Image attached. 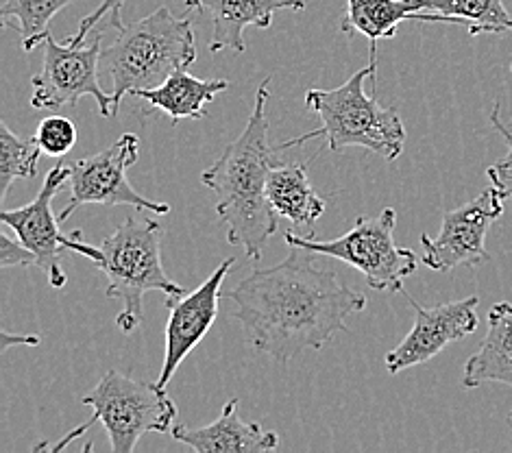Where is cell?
Returning a JSON list of instances; mask_svg holds the SVG:
<instances>
[{"label":"cell","instance_id":"cell-1","mask_svg":"<svg viewBox=\"0 0 512 453\" xmlns=\"http://www.w3.org/2000/svg\"><path fill=\"white\" fill-rule=\"evenodd\" d=\"M310 251L290 247L284 262L258 268L227 292L251 345L288 364L306 349H323L336 334L349 332L347 318L367 308V297L316 266Z\"/></svg>","mask_w":512,"mask_h":453},{"label":"cell","instance_id":"cell-2","mask_svg":"<svg viewBox=\"0 0 512 453\" xmlns=\"http://www.w3.org/2000/svg\"><path fill=\"white\" fill-rule=\"evenodd\" d=\"M271 79L255 92L253 112L240 136L201 173V183L216 194V214L227 227V242L260 262L266 242L277 231V212L268 201V177L282 164L277 146L268 144L266 107Z\"/></svg>","mask_w":512,"mask_h":453},{"label":"cell","instance_id":"cell-3","mask_svg":"<svg viewBox=\"0 0 512 453\" xmlns=\"http://www.w3.org/2000/svg\"><path fill=\"white\" fill-rule=\"evenodd\" d=\"M377 42H369V66L358 70L343 85L332 90L310 88L306 92V109L321 118V129L306 136L279 144V151L303 146L308 140L325 138L332 151L340 153L360 146L386 162H395L406 149V127L395 107L377 103L375 94H367V79L375 85Z\"/></svg>","mask_w":512,"mask_h":453},{"label":"cell","instance_id":"cell-4","mask_svg":"<svg viewBox=\"0 0 512 453\" xmlns=\"http://www.w3.org/2000/svg\"><path fill=\"white\" fill-rule=\"evenodd\" d=\"M197 61L190 18H177L168 7L118 29V38L101 53V68L112 77L116 107L127 94L162 85L173 72Z\"/></svg>","mask_w":512,"mask_h":453},{"label":"cell","instance_id":"cell-5","mask_svg":"<svg viewBox=\"0 0 512 453\" xmlns=\"http://www.w3.org/2000/svg\"><path fill=\"white\" fill-rule=\"evenodd\" d=\"M164 227L151 218L129 216L109 234L101 247V260L94 262L107 277L105 297L123 301L116 327L133 334L144 323L146 292H164L166 297L186 295V288L170 279L162 266Z\"/></svg>","mask_w":512,"mask_h":453},{"label":"cell","instance_id":"cell-6","mask_svg":"<svg viewBox=\"0 0 512 453\" xmlns=\"http://www.w3.org/2000/svg\"><path fill=\"white\" fill-rule=\"evenodd\" d=\"M81 403L92 408V419L68 432L59 443L35 449L62 451L72 440L88 432L94 423H101L112 443V451L131 453L136 451L138 440L144 434L173 432L177 419V406L166 388L157 382H140L120 371H107L96 388L81 397Z\"/></svg>","mask_w":512,"mask_h":453},{"label":"cell","instance_id":"cell-7","mask_svg":"<svg viewBox=\"0 0 512 453\" xmlns=\"http://www.w3.org/2000/svg\"><path fill=\"white\" fill-rule=\"evenodd\" d=\"M395 227L397 212L386 207L377 216H360L356 225L336 240L306 238L290 229L286 244L358 268L373 290L404 292V279L417 271L419 260L412 249L395 242Z\"/></svg>","mask_w":512,"mask_h":453},{"label":"cell","instance_id":"cell-8","mask_svg":"<svg viewBox=\"0 0 512 453\" xmlns=\"http://www.w3.org/2000/svg\"><path fill=\"white\" fill-rule=\"evenodd\" d=\"M96 38L88 46H70L59 44L48 33L42 57V68L33 75L31 85V107L33 109H57L75 107L83 96H90L99 105V112L105 118H114L118 107L112 94H105L99 83L101 66V35L96 29Z\"/></svg>","mask_w":512,"mask_h":453},{"label":"cell","instance_id":"cell-9","mask_svg":"<svg viewBox=\"0 0 512 453\" xmlns=\"http://www.w3.org/2000/svg\"><path fill=\"white\" fill-rule=\"evenodd\" d=\"M70 181V166L59 162L46 173V179L40 188V194L31 203L18 207V210H3L0 220L9 227L18 240L35 253V266L46 275L51 288L66 286V273L62 268V253L75 251L79 255L90 257L92 262L101 260V247H92L81 242V234L64 236L57 227V218L53 214V201L62 188Z\"/></svg>","mask_w":512,"mask_h":453},{"label":"cell","instance_id":"cell-10","mask_svg":"<svg viewBox=\"0 0 512 453\" xmlns=\"http://www.w3.org/2000/svg\"><path fill=\"white\" fill-rule=\"evenodd\" d=\"M138 155L140 138L136 133H123L107 149L70 164V201L59 214V220L66 223L81 205H127L136 210L168 214V203L142 197L129 183L127 170L138 162Z\"/></svg>","mask_w":512,"mask_h":453},{"label":"cell","instance_id":"cell-11","mask_svg":"<svg viewBox=\"0 0 512 453\" xmlns=\"http://www.w3.org/2000/svg\"><path fill=\"white\" fill-rule=\"evenodd\" d=\"M504 203L502 192L491 186L473 201L443 212L441 234L436 238L421 234V262L438 273L454 271L458 266L473 268L491 262V253L486 251V234L504 214Z\"/></svg>","mask_w":512,"mask_h":453},{"label":"cell","instance_id":"cell-12","mask_svg":"<svg viewBox=\"0 0 512 453\" xmlns=\"http://www.w3.org/2000/svg\"><path fill=\"white\" fill-rule=\"evenodd\" d=\"M406 297L414 308V325L408 336L386 355V369L393 375L410 369V366L430 362L451 342L471 336L480 325L478 297L449 301L436 305V308H423L408 292Z\"/></svg>","mask_w":512,"mask_h":453},{"label":"cell","instance_id":"cell-13","mask_svg":"<svg viewBox=\"0 0 512 453\" xmlns=\"http://www.w3.org/2000/svg\"><path fill=\"white\" fill-rule=\"evenodd\" d=\"M234 262V257L223 260L197 290L179 297H166V353L160 377H157V384L162 388H168V382L175 377L179 364L199 347V342L212 329L218 316V303H221L223 281L227 279Z\"/></svg>","mask_w":512,"mask_h":453},{"label":"cell","instance_id":"cell-14","mask_svg":"<svg viewBox=\"0 0 512 453\" xmlns=\"http://www.w3.org/2000/svg\"><path fill=\"white\" fill-rule=\"evenodd\" d=\"M188 9H197L212 20V40L207 51L245 53V29H268L277 11H303L306 0H186Z\"/></svg>","mask_w":512,"mask_h":453},{"label":"cell","instance_id":"cell-15","mask_svg":"<svg viewBox=\"0 0 512 453\" xmlns=\"http://www.w3.org/2000/svg\"><path fill=\"white\" fill-rule=\"evenodd\" d=\"M170 434L197 453H262L279 445L275 432H264L260 423L240 419L238 399H229L214 423L205 427L175 425Z\"/></svg>","mask_w":512,"mask_h":453},{"label":"cell","instance_id":"cell-16","mask_svg":"<svg viewBox=\"0 0 512 453\" xmlns=\"http://www.w3.org/2000/svg\"><path fill=\"white\" fill-rule=\"evenodd\" d=\"M268 201L277 216L290 220L292 231L314 238V223L325 212V199L314 192L306 164H279L268 177Z\"/></svg>","mask_w":512,"mask_h":453},{"label":"cell","instance_id":"cell-17","mask_svg":"<svg viewBox=\"0 0 512 453\" xmlns=\"http://www.w3.org/2000/svg\"><path fill=\"white\" fill-rule=\"evenodd\" d=\"M506 384L512 388V303H495L489 312V329L478 353L465 364L462 386Z\"/></svg>","mask_w":512,"mask_h":453},{"label":"cell","instance_id":"cell-18","mask_svg":"<svg viewBox=\"0 0 512 453\" xmlns=\"http://www.w3.org/2000/svg\"><path fill=\"white\" fill-rule=\"evenodd\" d=\"M227 79H197L188 75L186 70H177L170 75L162 85L151 90L136 92L138 99L149 103L151 109H162L173 120L177 127L184 118L203 120L216 94H221L229 88Z\"/></svg>","mask_w":512,"mask_h":453},{"label":"cell","instance_id":"cell-19","mask_svg":"<svg viewBox=\"0 0 512 453\" xmlns=\"http://www.w3.org/2000/svg\"><path fill=\"white\" fill-rule=\"evenodd\" d=\"M406 20H419L414 0H347L340 31L349 38L360 33L369 42L393 40Z\"/></svg>","mask_w":512,"mask_h":453},{"label":"cell","instance_id":"cell-20","mask_svg":"<svg viewBox=\"0 0 512 453\" xmlns=\"http://www.w3.org/2000/svg\"><path fill=\"white\" fill-rule=\"evenodd\" d=\"M417 14H432L438 22L462 24L469 35L512 33V16L502 0H414Z\"/></svg>","mask_w":512,"mask_h":453},{"label":"cell","instance_id":"cell-21","mask_svg":"<svg viewBox=\"0 0 512 453\" xmlns=\"http://www.w3.org/2000/svg\"><path fill=\"white\" fill-rule=\"evenodd\" d=\"M72 3L75 0H7L0 14L18 29L24 51H33L46 40L48 22Z\"/></svg>","mask_w":512,"mask_h":453},{"label":"cell","instance_id":"cell-22","mask_svg":"<svg viewBox=\"0 0 512 453\" xmlns=\"http://www.w3.org/2000/svg\"><path fill=\"white\" fill-rule=\"evenodd\" d=\"M42 149L33 138H22L0 122V203H5L11 183L38 175Z\"/></svg>","mask_w":512,"mask_h":453},{"label":"cell","instance_id":"cell-23","mask_svg":"<svg viewBox=\"0 0 512 453\" xmlns=\"http://www.w3.org/2000/svg\"><path fill=\"white\" fill-rule=\"evenodd\" d=\"M33 140L38 142L42 153L51 157H64L75 149L77 127L70 118L48 116L38 125V131H35Z\"/></svg>","mask_w":512,"mask_h":453},{"label":"cell","instance_id":"cell-24","mask_svg":"<svg viewBox=\"0 0 512 453\" xmlns=\"http://www.w3.org/2000/svg\"><path fill=\"white\" fill-rule=\"evenodd\" d=\"M491 125L499 131V136L506 140L508 153L499 159L493 166L486 168V177H489L491 186L502 192V197L508 201L512 199V125L502 118V105L495 103L491 109Z\"/></svg>","mask_w":512,"mask_h":453},{"label":"cell","instance_id":"cell-25","mask_svg":"<svg viewBox=\"0 0 512 453\" xmlns=\"http://www.w3.org/2000/svg\"><path fill=\"white\" fill-rule=\"evenodd\" d=\"M127 5V0H103V3L96 7L90 16H85L79 24L77 33L68 38L70 46H83L85 40H88V35L94 33L96 29H123V7Z\"/></svg>","mask_w":512,"mask_h":453},{"label":"cell","instance_id":"cell-26","mask_svg":"<svg viewBox=\"0 0 512 453\" xmlns=\"http://www.w3.org/2000/svg\"><path fill=\"white\" fill-rule=\"evenodd\" d=\"M35 253L24 247L22 242H14L7 234H0V268L9 266H35Z\"/></svg>","mask_w":512,"mask_h":453},{"label":"cell","instance_id":"cell-27","mask_svg":"<svg viewBox=\"0 0 512 453\" xmlns=\"http://www.w3.org/2000/svg\"><path fill=\"white\" fill-rule=\"evenodd\" d=\"M14 345H27V347H38L40 345V338L38 336H16L3 329V345H0V351H7Z\"/></svg>","mask_w":512,"mask_h":453},{"label":"cell","instance_id":"cell-28","mask_svg":"<svg viewBox=\"0 0 512 453\" xmlns=\"http://www.w3.org/2000/svg\"><path fill=\"white\" fill-rule=\"evenodd\" d=\"M508 421H510V423H512V412H510V416H508Z\"/></svg>","mask_w":512,"mask_h":453},{"label":"cell","instance_id":"cell-29","mask_svg":"<svg viewBox=\"0 0 512 453\" xmlns=\"http://www.w3.org/2000/svg\"><path fill=\"white\" fill-rule=\"evenodd\" d=\"M510 72H512V64H510Z\"/></svg>","mask_w":512,"mask_h":453}]
</instances>
